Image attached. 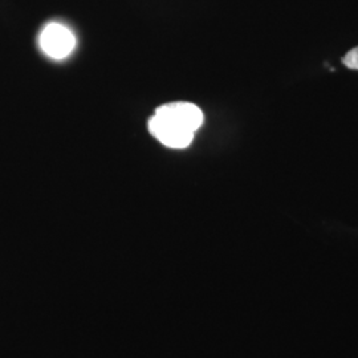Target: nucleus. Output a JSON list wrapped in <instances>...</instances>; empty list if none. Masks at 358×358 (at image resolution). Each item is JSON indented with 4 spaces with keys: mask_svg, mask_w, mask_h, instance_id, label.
<instances>
[{
    "mask_svg": "<svg viewBox=\"0 0 358 358\" xmlns=\"http://www.w3.org/2000/svg\"><path fill=\"white\" fill-rule=\"evenodd\" d=\"M43 52L55 60H62L75 50L76 38L68 27L50 23L44 27L38 38Z\"/></svg>",
    "mask_w": 358,
    "mask_h": 358,
    "instance_id": "2",
    "label": "nucleus"
},
{
    "mask_svg": "<svg viewBox=\"0 0 358 358\" xmlns=\"http://www.w3.org/2000/svg\"><path fill=\"white\" fill-rule=\"evenodd\" d=\"M343 64L345 65L349 69L358 71V47H355L353 50L346 53L343 57Z\"/></svg>",
    "mask_w": 358,
    "mask_h": 358,
    "instance_id": "3",
    "label": "nucleus"
},
{
    "mask_svg": "<svg viewBox=\"0 0 358 358\" xmlns=\"http://www.w3.org/2000/svg\"><path fill=\"white\" fill-rule=\"evenodd\" d=\"M202 110L192 103H170L159 106L149 120V131L171 149L190 146L195 131L203 124Z\"/></svg>",
    "mask_w": 358,
    "mask_h": 358,
    "instance_id": "1",
    "label": "nucleus"
}]
</instances>
